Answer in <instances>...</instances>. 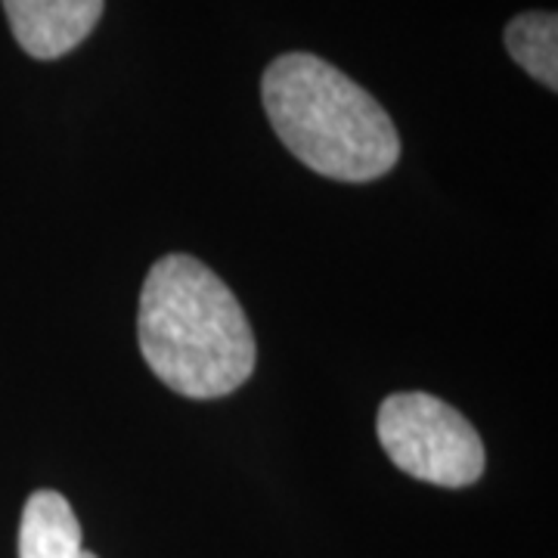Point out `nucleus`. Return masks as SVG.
Returning <instances> with one entry per match:
<instances>
[{"label": "nucleus", "mask_w": 558, "mask_h": 558, "mask_svg": "<svg viewBox=\"0 0 558 558\" xmlns=\"http://www.w3.org/2000/svg\"><path fill=\"white\" fill-rule=\"evenodd\" d=\"M137 336L146 366L190 400L227 398L255 373L258 348L240 299L190 255H165L149 267Z\"/></svg>", "instance_id": "nucleus-1"}, {"label": "nucleus", "mask_w": 558, "mask_h": 558, "mask_svg": "<svg viewBox=\"0 0 558 558\" xmlns=\"http://www.w3.org/2000/svg\"><path fill=\"white\" fill-rule=\"evenodd\" d=\"M106 0H3L13 38L35 60H60L87 38Z\"/></svg>", "instance_id": "nucleus-4"}, {"label": "nucleus", "mask_w": 558, "mask_h": 558, "mask_svg": "<svg viewBox=\"0 0 558 558\" xmlns=\"http://www.w3.org/2000/svg\"><path fill=\"white\" fill-rule=\"evenodd\" d=\"M260 100L286 149L323 178L369 183L398 165V128L381 102L314 53L270 62Z\"/></svg>", "instance_id": "nucleus-2"}, {"label": "nucleus", "mask_w": 558, "mask_h": 558, "mask_svg": "<svg viewBox=\"0 0 558 558\" xmlns=\"http://www.w3.org/2000/svg\"><path fill=\"white\" fill-rule=\"evenodd\" d=\"M376 432L381 450L410 478L438 487H469L484 475L487 453L475 425L435 395L400 391L385 398Z\"/></svg>", "instance_id": "nucleus-3"}, {"label": "nucleus", "mask_w": 558, "mask_h": 558, "mask_svg": "<svg viewBox=\"0 0 558 558\" xmlns=\"http://www.w3.org/2000/svg\"><path fill=\"white\" fill-rule=\"evenodd\" d=\"M506 50L521 69L546 84L558 87V20L556 13H521L506 25Z\"/></svg>", "instance_id": "nucleus-6"}, {"label": "nucleus", "mask_w": 558, "mask_h": 558, "mask_svg": "<svg viewBox=\"0 0 558 558\" xmlns=\"http://www.w3.org/2000/svg\"><path fill=\"white\" fill-rule=\"evenodd\" d=\"M20 558H97L81 546V524L69 499L57 490H35L25 499Z\"/></svg>", "instance_id": "nucleus-5"}]
</instances>
